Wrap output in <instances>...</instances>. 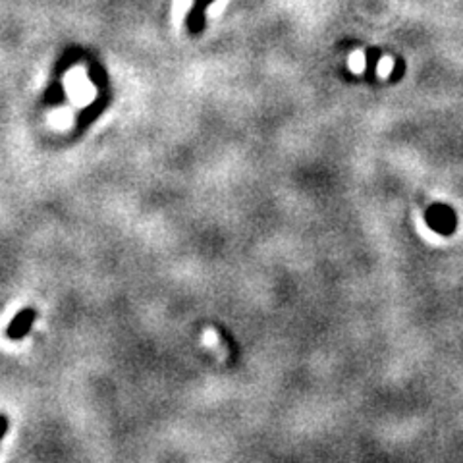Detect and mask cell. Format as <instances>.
I'll return each mask as SVG.
<instances>
[{
    "instance_id": "6da1fadb",
    "label": "cell",
    "mask_w": 463,
    "mask_h": 463,
    "mask_svg": "<svg viewBox=\"0 0 463 463\" xmlns=\"http://www.w3.org/2000/svg\"><path fill=\"white\" fill-rule=\"evenodd\" d=\"M35 319H37V311H35V309L31 307L23 309V311H20V313L12 319V322L8 324V329H6V336L10 340L23 338V336L31 330Z\"/></svg>"
},
{
    "instance_id": "7a4b0ae2",
    "label": "cell",
    "mask_w": 463,
    "mask_h": 463,
    "mask_svg": "<svg viewBox=\"0 0 463 463\" xmlns=\"http://www.w3.org/2000/svg\"><path fill=\"white\" fill-rule=\"evenodd\" d=\"M429 222H431L432 228H436L438 232H450L453 228V215L452 211L444 209V206H436L434 211L429 213Z\"/></svg>"
},
{
    "instance_id": "3957f363",
    "label": "cell",
    "mask_w": 463,
    "mask_h": 463,
    "mask_svg": "<svg viewBox=\"0 0 463 463\" xmlns=\"http://www.w3.org/2000/svg\"><path fill=\"white\" fill-rule=\"evenodd\" d=\"M213 0H197L193 10L189 12V18H187V29L191 33H199V31L205 27V10L206 6L211 4Z\"/></svg>"
},
{
    "instance_id": "277c9868",
    "label": "cell",
    "mask_w": 463,
    "mask_h": 463,
    "mask_svg": "<svg viewBox=\"0 0 463 463\" xmlns=\"http://www.w3.org/2000/svg\"><path fill=\"white\" fill-rule=\"evenodd\" d=\"M6 431H8V419H6V415L0 413V440L4 438Z\"/></svg>"
}]
</instances>
